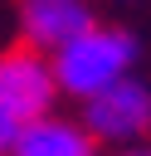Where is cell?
Instances as JSON below:
<instances>
[{"label": "cell", "mask_w": 151, "mask_h": 156, "mask_svg": "<svg viewBox=\"0 0 151 156\" xmlns=\"http://www.w3.org/2000/svg\"><path fill=\"white\" fill-rule=\"evenodd\" d=\"M136 54H141V44H136V34H127V29H117V24H88L83 34H73L63 49H54V83L63 88V93H73V98H93V93H102V88H112L117 78H127L132 68H136Z\"/></svg>", "instance_id": "1"}, {"label": "cell", "mask_w": 151, "mask_h": 156, "mask_svg": "<svg viewBox=\"0 0 151 156\" xmlns=\"http://www.w3.org/2000/svg\"><path fill=\"white\" fill-rule=\"evenodd\" d=\"M54 63L49 54L29 49V44H15L0 54V112H10L15 122H34L54 107Z\"/></svg>", "instance_id": "2"}, {"label": "cell", "mask_w": 151, "mask_h": 156, "mask_svg": "<svg viewBox=\"0 0 151 156\" xmlns=\"http://www.w3.org/2000/svg\"><path fill=\"white\" fill-rule=\"evenodd\" d=\"M151 127V88L141 78H117L112 88L93 93L88 98V112H83V132L88 136H102V141H136L141 132Z\"/></svg>", "instance_id": "3"}, {"label": "cell", "mask_w": 151, "mask_h": 156, "mask_svg": "<svg viewBox=\"0 0 151 156\" xmlns=\"http://www.w3.org/2000/svg\"><path fill=\"white\" fill-rule=\"evenodd\" d=\"M93 24V10L88 0H19V29H24V44L39 49V54H54L63 49L73 34H83Z\"/></svg>", "instance_id": "4"}, {"label": "cell", "mask_w": 151, "mask_h": 156, "mask_svg": "<svg viewBox=\"0 0 151 156\" xmlns=\"http://www.w3.org/2000/svg\"><path fill=\"white\" fill-rule=\"evenodd\" d=\"M10 156H93V136L78 122H63V117L44 112L34 122H19Z\"/></svg>", "instance_id": "5"}, {"label": "cell", "mask_w": 151, "mask_h": 156, "mask_svg": "<svg viewBox=\"0 0 151 156\" xmlns=\"http://www.w3.org/2000/svg\"><path fill=\"white\" fill-rule=\"evenodd\" d=\"M15 132H19V122H15L10 112H0V156H10V146H15Z\"/></svg>", "instance_id": "6"}, {"label": "cell", "mask_w": 151, "mask_h": 156, "mask_svg": "<svg viewBox=\"0 0 151 156\" xmlns=\"http://www.w3.org/2000/svg\"><path fill=\"white\" fill-rule=\"evenodd\" d=\"M122 156H151V146H136V151H122Z\"/></svg>", "instance_id": "7"}]
</instances>
